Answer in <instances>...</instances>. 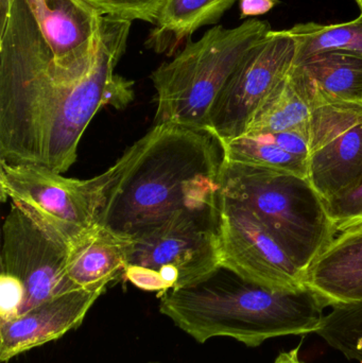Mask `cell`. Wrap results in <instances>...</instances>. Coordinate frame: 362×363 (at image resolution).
<instances>
[{"label":"cell","instance_id":"cell-1","mask_svg":"<svg viewBox=\"0 0 362 363\" xmlns=\"http://www.w3.org/2000/svg\"><path fill=\"white\" fill-rule=\"evenodd\" d=\"M132 21L101 17L99 55L80 79L49 69L52 53L27 0H15L0 29V162L64 174L91 119L106 106L127 108L134 82L116 74Z\"/></svg>","mask_w":362,"mask_h":363},{"label":"cell","instance_id":"cell-2","mask_svg":"<svg viewBox=\"0 0 362 363\" xmlns=\"http://www.w3.org/2000/svg\"><path fill=\"white\" fill-rule=\"evenodd\" d=\"M225 161L210 129L154 125L118 160L98 224L132 238L180 211L220 218Z\"/></svg>","mask_w":362,"mask_h":363},{"label":"cell","instance_id":"cell-3","mask_svg":"<svg viewBox=\"0 0 362 363\" xmlns=\"http://www.w3.org/2000/svg\"><path fill=\"white\" fill-rule=\"evenodd\" d=\"M159 298L162 315L199 343L227 337L259 347L270 339L316 334L324 318L325 307L310 290L274 291L222 264Z\"/></svg>","mask_w":362,"mask_h":363},{"label":"cell","instance_id":"cell-4","mask_svg":"<svg viewBox=\"0 0 362 363\" xmlns=\"http://www.w3.org/2000/svg\"><path fill=\"white\" fill-rule=\"evenodd\" d=\"M270 31L268 21L248 19L235 28L214 26L186 43L151 74L157 91L154 125L206 128L217 98L248 53Z\"/></svg>","mask_w":362,"mask_h":363},{"label":"cell","instance_id":"cell-5","mask_svg":"<svg viewBox=\"0 0 362 363\" xmlns=\"http://www.w3.org/2000/svg\"><path fill=\"white\" fill-rule=\"evenodd\" d=\"M221 187L263 222L304 273L338 234L308 179L225 161Z\"/></svg>","mask_w":362,"mask_h":363},{"label":"cell","instance_id":"cell-6","mask_svg":"<svg viewBox=\"0 0 362 363\" xmlns=\"http://www.w3.org/2000/svg\"><path fill=\"white\" fill-rule=\"evenodd\" d=\"M220 218L180 211L131 238L125 279L159 296L199 281L221 264Z\"/></svg>","mask_w":362,"mask_h":363},{"label":"cell","instance_id":"cell-7","mask_svg":"<svg viewBox=\"0 0 362 363\" xmlns=\"http://www.w3.org/2000/svg\"><path fill=\"white\" fill-rule=\"evenodd\" d=\"M119 169L117 161L95 178L78 180L47 168L0 162L1 199H10L49 234L69 245L97 225Z\"/></svg>","mask_w":362,"mask_h":363},{"label":"cell","instance_id":"cell-8","mask_svg":"<svg viewBox=\"0 0 362 363\" xmlns=\"http://www.w3.org/2000/svg\"><path fill=\"white\" fill-rule=\"evenodd\" d=\"M0 321L77 288L66 272L67 245L13 204L2 225Z\"/></svg>","mask_w":362,"mask_h":363},{"label":"cell","instance_id":"cell-9","mask_svg":"<svg viewBox=\"0 0 362 363\" xmlns=\"http://www.w3.org/2000/svg\"><path fill=\"white\" fill-rule=\"evenodd\" d=\"M300 81L312 106L308 181L325 202L361 179L362 104L334 99Z\"/></svg>","mask_w":362,"mask_h":363},{"label":"cell","instance_id":"cell-10","mask_svg":"<svg viewBox=\"0 0 362 363\" xmlns=\"http://www.w3.org/2000/svg\"><path fill=\"white\" fill-rule=\"evenodd\" d=\"M295 43L286 30L270 31L236 68L217 98L208 129L220 140L246 133L261 104L293 69Z\"/></svg>","mask_w":362,"mask_h":363},{"label":"cell","instance_id":"cell-11","mask_svg":"<svg viewBox=\"0 0 362 363\" xmlns=\"http://www.w3.org/2000/svg\"><path fill=\"white\" fill-rule=\"evenodd\" d=\"M221 264L274 291H305V273L263 222L242 203L222 194L219 222Z\"/></svg>","mask_w":362,"mask_h":363},{"label":"cell","instance_id":"cell-12","mask_svg":"<svg viewBox=\"0 0 362 363\" xmlns=\"http://www.w3.org/2000/svg\"><path fill=\"white\" fill-rule=\"evenodd\" d=\"M57 72L85 77L95 67L101 17L83 0H27Z\"/></svg>","mask_w":362,"mask_h":363},{"label":"cell","instance_id":"cell-13","mask_svg":"<svg viewBox=\"0 0 362 363\" xmlns=\"http://www.w3.org/2000/svg\"><path fill=\"white\" fill-rule=\"evenodd\" d=\"M103 289H74L27 313L0 321V360L10 362L30 350L62 338L80 328Z\"/></svg>","mask_w":362,"mask_h":363},{"label":"cell","instance_id":"cell-14","mask_svg":"<svg viewBox=\"0 0 362 363\" xmlns=\"http://www.w3.org/2000/svg\"><path fill=\"white\" fill-rule=\"evenodd\" d=\"M304 283L325 308L362 302V222L338 232L310 264Z\"/></svg>","mask_w":362,"mask_h":363},{"label":"cell","instance_id":"cell-15","mask_svg":"<svg viewBox=\"0 0 362 363\" xmlns=\"http://www.w3.org/2000/svg\"><path fill=\"white\" fill-rule=\"evenodd\" d=\"M131 238L97 225L67 247L66 272L80 289L106 290L125 277Z\"/></svg>","mask_w":362,"mask_h":363},{"label":"cell","instance_id":"cell-16","mask_svg":"<svg viewBox=\"0 0 362 363\" xmlns=\"http://www.w3.org/2000/svg\"><path fill=\"white\" fill-rule=\"evenodd\" d=\"M237 0H168L147 38L146 47L174 55L200 28L217 25Z\"/></svg>","mask_w":362,"mask_h":363},{"label":"cell","instance_id":"cell-17","mask_svg":"<svg viewBox=\"0 0 362 363\" xmlns=\"http://www.w3.org/2000/svg\"><path fill=\"white\" fill-rule=\"evenodd\" d=\"M306 87L334 99L362 104V55L329 51L293 66Z\"/></svg>","mask_w":362,"mask_h":363},{"label":"cell","instance_id":"cell-18","mask_svg":"<svg viewBox=\"0 0 362 363\" xmlns=\"http://www.w3.org/2000/svg\"><path fill=\"white\" fill-rule=\"evenodd\" d=\"M310 114L312 106L307 93L290 70L255 113L244 134L301 132L310 135Z\"/></svg>","mask_w":362,"mask_h":363},{"label":"cell","instance_id":"cell-19","mask_svg":"<svg viewBox=\"0 0 362 363\" xmlns=\"http://www.w3.org/2000/svg\"><path fill=\"white\" fill-rule=\"evenodd\" d=\"M286 32L295 43L293 66L303 63L312 55L329 51H346L362 55V13L348 23H298Z\"/></svg>","mask_w":362,"mask_h":363},{"label":"cell","instance_id":"cell-20","mask_svg":"<svg viewBox=\"0 0 362 363\" xmlns=\"http://www.w3.org/2000/svg\"><path fill=\"white\" fill-rule=\"evenodd\" d=\"M222 145L225 161L308 179V160L290 155L261 136L244 134L233 140H225Z\"/></svg>","mask_w":362,"mask_h":363},{"label":"cell","instance_id":"cell-21","mask_svg":"<svg viewBox=\"0 0 362 363\" xmlns=\"http://www.w3.org/2000/svg\"><path fill=\"white\" fill-rule=\"evenodd\" d=\"M316 334L346 359L362 363V302L332 308Z\"/></svg>","mask_w":362,"mask_h":363},{"label":"cell","instance_id":"cell-22","mask_svg":"<svg viewBox=\"0 0 362 363\" xmlns=\"http://www.w3.org/2000/svg\"><path fill=\"white\" fill-rule=\"evenodd\" d=\"M102 16L154 25L168 0H83Z\"/></svg>","mask_w":362,"mask_h":363},{"label":"cell","instance_id":"cell-23","mask_svg":"<svg viewBox=\"0 0 362 363\" xmlns=\"http://www.w3.org/2000/svg\"><path fill=\"white\" fill-rule=\"evenodd\" d=\"M324 203L338 232L362 222V172L354 187Z\"/></svg>","mask_w":362,"mask_h":363},{"label":"cell","instance_id":"cell-24","mask_svg":"<svg viewBox=\"0 0 362 363\" xmlns=\"http://www.w3.org/2000/svg\"><path fill=\"white\" fill-rule=\"evenodd\" d=\"M278 4V0H240V16L247 18L267 14Z\"/></svg>","mask_w":362,"mask_h":363},{"label":"cell","instance_id":"cell-25","mask_svg":"<svg viewBox=\"0 0 362 363\" xmlns=\"http://www.w3.org/2000/svg\"><path fill=\"white\" fill-rule=\"evenodd\" d=\"M300 347H301V345L295 349L291 350V351L282 352L274 363H303L300 359Z\"/></svg>","mask_w":362,"mask_h":363},{"label":"cell","instance_id":"cell-26","mask_svg":"<svg viewBox=\"0 0 362 363\" xmlns=\"http://www.w3.org/2000/svg\"><path fill=\"white\" fill-rule=\"evenodd\" d=\"M14 2L15 0H0V29L8 21L9 14Z\"/></svg>","mask_w":362,"mask_h":363},{"label":"cell","instance_id":"cell-27","mask_svg":"<svg viewBox=\"0 0 362 363\" xmlns=\"http://www.w3.org/2000/svg\"><path fill=\"white\" fill-rule=\"evenodd\" d=\"M357 6H358L359 10H361V13H362V0H355Z\"/></svg>","mask_w":362,"mask_h":363},{"label":"cell","instance_id":"cell-28","mask_svg":"<svg viewBox=\"0 0 362 363\" xmlns=\"http://www.w3.org/2000/svg\"><path fill=\"white\" fill-rule=\"evenodd\" d=\"M148 363H162V362H148Z\"/></svg>","mask_w":362,"mask_h":363},{"label":"cell","instance_id":"cell-29","mask_svg":"<svg viewBox=\"0 0 362 363\" xmlns=\"http://www.w3.org/2000/svg\"><path fill=\"white\" fill-rule=\"evenodd\" d=\"M303 363H305V362H303Z\"/></svg>","mask_w":362,"mask_h":363}]
</instances>
